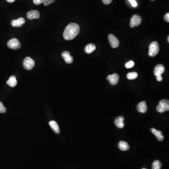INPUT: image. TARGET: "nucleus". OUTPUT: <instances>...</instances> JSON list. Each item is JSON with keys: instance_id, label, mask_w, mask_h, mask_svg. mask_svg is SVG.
Instances as JSON below:
<instances>
[{"instance_id": "23", "label": "nucleus", "mask_w": 169, "mask_h": 169, "mask_svg": "<svg viewBox=\"0 0 169 169\" xmlns=\"http://www.w3.org/2000/svg\"><path fill=\"white\" fill-rule=\"evenodd\" d=\"M6 108L3 104V102H0V113H4L6 112Z\"/></svg>"}, {"instance_id": "17", "label": "nucleus", "mask_w": 169, "mask_h": 169, "mask_svg": "<svg viewBox=\"0 0 169 169\" xmlns=\"http://www.w3.org/2000/svg\"><path fill=\"white\" fill-rule=\"evenodd\" d=\"M17 83H18V81H17V79L14 75H12L10 77L9 79L7 81V84L12 88L15 87V86L17 85Z\"/></svg>"}, {"instance_id": "9", "label": "nucleus", "mask_w": 169, "mask_h": 169, "mask_svg": "<svg viewBox=\"0 0 169 169\" xmlns=\"http://www.w3.org/2000/svg\"><path fill=\"white\" fill-rule=\"evenodd\" d=\"M164 71H165V68L163 65L159 64V65H157L155 67V69H154V75L156 77L158 76H162V75L164 73Z\"/></svg>"}, {"instance_id": "18", "label": "nucleus", "mask_w": 169, "mask_h": 169, "mask_svg": "<svg viewBox=\"0 0 169 169\" xmlns=\"http://www.w3.org/2000/svg\"><path fill=\"white\" fill-rule=\"evenodd\" d=\"M119 147L122 151H127L130 149V147L128 144L124 141H120L119 142Z\"/></svg>"}, {"instance_id": "24", "label": "nucleus", "mask_w": 169, "mask_h": 169, "mask_svg": "<svg viewBox=\"0 0 169 169\" xmlns=\"http://www.w3.org/2000/svg\"><path fill=\"white\" fill-rule=\"evenodd\" d=\"M55 0H43V3L45 6H48L52 3H54Z\"/></svg>"}, {"instance_id": "13", "label": "nucleus", "mask_w": 169, "mask_h": 169, "mask_svg": "<svg viewBox=\"0 0 169 169\" xmlns=\"http://www.w3.org/2000/svg\"><path fill=\"white\" fill-rule=\"evenodd\" d=\"M25 19L23 18H20L18 20L12 21L11 24L13 27H21L25 23Z\"/></svg>"}, {"instance_id": "32", "label": "nucleus", "mask_w": 169, "mask_h": 169, "mask_svg": "<svg viewBox=\"0 0 169 169\" xmlns=\"http://www.w3.org/2000/svg\"><path fill=\"white\" fill-rule=\"evenodd\" d=\"M142 169H146V168H142Z\"/></svg>"}, {"instance_id": "11", "label": "nucleus", "mask_w": 169, "mask_h": 169, "mask_svg": "<svg viewBox=\"0 0 169 169\" xmlns=\"http://www.w3.org/2000/svg\"><path fill=\"white\" fill-rule=\"evenodd\" d=\"M40 13L37 10H31L27 13V18H28L29 20H30L38 19L40 18Z\"/></svg>"}, {"instance_id": "5", "label": "nucleus", "mask_w": 169, "mask_h": 169, "mask_svg": "<svg viewBox=\"0 0 169 169\" xmlns=\"http://www.w3.org/2000/svg\"><path fill=\"white\" fill-rule=\"evenodd\" d=\"M141 22H142V18L141 16L137 14L134 15L131 19L130 26L131 27L138 26L141 25Z\"/></svg>"}, {"instance_id": "12", "label": "nucleus", "mask_w": 169, "mask_h": 169, "mask_svg": "<svg viewBox=\"0 0 169 169\" xmlns=\"http://www.w3.org/2000/svg\"><path fill=\"white\" fill-rule=\"evenodd\" d=\"M137 110L139 112L145 113L147 111V107L146 104V102L145 101H143L139 102L138 104L137 105Z\"/></svg>"}, {"instance_id": "10", "label": "nucleus", "mask_w": 169, "mask_h": 169, "mask_svg": "<svg viewBox=\"0 0 169 169\" xmlns=\"http://www.w3.org/2000/svg\"><path fill=\"white\" fill-rule=\"evenodd\" d=\"M62 57L65 60V62L68 64H71L73 61V58L70 55L69 52L65 51L62 53Z\"/></svg>"}, {"instance_id": "7", "label": "nucleus", "mask_w": 169, "mask_h": 169, "mask_svg": "<svg viewBox=\"0 0 169 169\" xmlns=\"http://www.w3.org/2000/svg\"><path fill=\"white\" fill-rule=\"evenodd\" d=\"M108 39L112 48H118L119 45V41L116 36H114L112 34H110V35H108Z\"/></svg>"}, {"instance_id": "30", "label": "nucleus", "mask_w": 169, "mask_h": 169, "mask_svg": "<svg viewBox=\"0 0 169 169\" xmlns=\"http://www.w3.org/2000/svg\"><path fill=\"white\" fill-rule=\"evenodd\" d=\"M6 1L8 3H12L15 1V0H6Z\"/></svg>"}, {"instance_id": "6", "label": "nucleus", "mask_w": 169, "mask_h": 169, "mask_svg": "<svg viewBox=\"0 0 169 169\" xmlns=\"http://www.w3.org/2000/svg\"><path fill=\"white\" fill-rule=\"evenodd\" d=\"M7 46L11 49H18L21 48L20 43L16 38H13L8 41Z\"/></svg>"}, {"instance_id": "21", "label": "nucleus", "mask_w": 169, "mask_h": 169, "mask_svg": "<svg viewBox=\"0 0 169 169\" xmlns=\"http://www.w3.org/2000/svg\"><path fill=\"white\" fill-rule=\"evenodd\" d=\"M162 164L159 160H156L153 162L152 166V169H160L161 168Z\"/></svg>"}, {"instance_id": "28", "label": "nucleus", "mask_w": 169, "mask_h": 169, "mask_svg": "<svg viewBox=\"0 0 169 169\" xmlns=\"http://www.w3.org/2000/svg\"><path fill=\"white\" fill-rule=\"evenodd\" d=\"M164 19L166 22H169V13H167L165 15Z\"/></svg>"}, {"instance_id": "19", "label": "nucleus", "mask_w": 169, "mask_h": 169, "mask_svg": "<svg viewBox=\"0 0 169 169\" xmlns=\"http://www.w3.org/2000/svg\"><path fill=\"white\" fill-rule=\"evenodd\" d=\"M96 49V46L94 44H88L85 48V51L87 54H91Z\"/></svg>"}, {"instance_id": "4", "label": "nucleus", "mask_w": 169, "mask_h": 169, "mask_svg": "<svg viewBox=\"0 0 169 169\" xmlns=\"http://www.w3.org/2000/svg\"><path fill=\"white\" fill-rule=\"evenodd\" d=\"M35 65V62L34 60L30 57H26L24 60L23 66L26 70H31Z\"/></svg>"}, {"instance_id": "26", "label": "nucleus", "mask_w": 169, "mask_h": 169, "mask_svg": "<svg viewBox=\"0 0 169 169\" xmlns=\"http://www.w3.org/2000/svg\"><path fill=\"white\" fill-rule=\"evenodd\" d=\"M128 1L131 3L133 6L134 7L137 6V3L135 0H128Z\"/></svg>"}, {"instance_id": "14", "label": "nucleus", "mask_w": 169, "mask_h": 169, "mask_svg": "<svg viewBox=\"0 0 169 169\" xmlns=\"http://www.w3.org/2000/svg\"><path fill=\"white\" fill-rule=\"evenodd\" d=\"M124 118L123 116H119L115 119V124L116 127L119 128H123L125 126L124 123Z\"/></svg>"}, {"instance_id": "31", "label": "nucleus", "mask_w": 169, "mask_h": 169, "mask_svg": "<svg viewBox=\"0 0 169 169\" xmlns=\"http://www.w3.org/2000/svg\"><path fill=\"white\" fill-rule=\"evenodd\" d=\"M167 40H168V42H169V36H168V39H167Z\"/></svg>"}, {"instance_id": "3", "label": "nucleus", "mask_w": 169, "mask_h": 169, "mask_svg": "<svg viewBox=\"0 0 169 169\" xmlns=\"http://www.w3.org/2000/svg\"><path fill=\"white\" fill-rule=\"evenodd\" d=\"M159 51V44L158 42L154 41L150 44L149 55L150 57H154L158 55Z\"/></svg>"}, {"instance_id": "29", "label": "nucleus", "mask_w": 169, "mask_h": 169, "mask_svg": "<svg viewBox=\"0 0 169 169\" xmlns=\"http://www.w3.org/2000/svg\"><path fill=\"white\" fill-rule=\"evenodd\" d=\"M156 79L158 81H161L162 80H163V77L162 76H156Z\"/></svg>"}, {"instance_id": "25", "label": "nucleus", "mask_w": 169, "mask_h": 169, "mask_svg": "<svg viewBox=\"0 0 169 169\" xmlns=\"http://www.w3.org/2000/svg\"><path fill=\"white\" fill-rule=\"evenodd\" d=\"M43 0H33V2L35 5H40L43 3Z\"/></svg>"}, {"instance_id": "27", "label": "nucleus", "mask_w": 169, "mask_h": 169, "mask_svg": "<svg viewBox=\"0 0 169 169\" xmlns=\"http://www.w3.org/2000/svg\"><path fill=\"white\" fill-rule=\"evenodd\" d=\"M113 0H102V2L105 4H109Z\"/></svg>"}, {"instance_id": "22", "label": "nucleus", "mask_w": 169, "mask_h": 169, "mask_svg": "<svg viewBox=\"0 0 169 169\" xmlns=\"http://www.w3.org/2000/svg\"><path fill=\"white\" fill-rule=\"evenodd\" d=\"M134 65V62L133 61H129L127 62V63H125V66L127 68H131L132 67H133Z\"/></svg>"}, {"instance_id": "15", "label": "nucleus", "mask_w": 169, "mask_h": 169, "mask_svg": "<svg viewBox=\"0 0 169 169\" xmlns=\"http://www.w3.org/2000/svg\"><path fill=\"white\" fill-rule=\"evenodd\" d=\"M151 131V132L156 136L158 141H163L164 139V136L161 131L157 130L154 128H152Z\"/></svg>"}, {"instance_id": "1", "label": "nucleus", "mask_w": 169, "mask_h": 169, "mask_svg": "<svg viewBox=\"0 0 169 169\" xmlns=\"http://www.w3.org/2000/svg\"><path fill=\"white\" fill-rule=\"evenodd\" d=\"M80 32V27L76 23H71L66 26L63 32V38L67 40L74 39Z\"/></svg>"}, {"instance_id": "16", "label": "nucleus", "mask_w": 169, "mask_h": 169, "mask_svg": "<svg viewBox=\"0 0 169 169\" xmlns=\"http://www.w3.org/2000/svg\"><path fill=\"white\" fill-rule=\"evenodd\" d=\"M49 125L55 133H59L60 130L59 125L57 123V122L55 121H51L49 122Z\"/></svg>"}, {"instance_id": "33", "label": "nucleus", "mask_w": 169, "mask_h": 169, "mask_svg": "<svg viewBox=\"0 0 169 169\" xmlns=\"http://www.w3.org/2000/svg\"><path fill=\"white\" fill-rule=\"evenodd\" d=\"M151 1H155V0H151Z\"/></svg>"}, {"instance_id": "2", "label": "nucleus", "mask_w": 169, "mask_h": 169, "mask_svg": "<svg viewBox=\"0 0 169 169\" xmlns=\"http://www.w3.org/2000/svg\"><path fill=\"white\" fill-rule=\"evenodd\" d=\"M156 110L159 113H164L169 110V101L167 100H162L159 102V105L156 107Z\"/></svg>"}, {"instance_id": "8", "label": "nucleus", "mask_w": 169, "mask_h": 169, "mask_svg": "<svg viewBox=\"0 0 169 169\" xmlns=\"http://www.w3.org/2000/svg\"><path fill=\"white\" fill-rule=\"evenodd\" d=\"M119 76L117 74L115 73L111 74V75H108L107 77V80L109 81L110 84L111 85H116L118 84V82L119 81Z\"/></svg>"}, {"instance_id": "20", "label": "nucleus", "mask_w": 169, "mask_h": 169, "mask_svg": "<svg viewBox=\"0 0 169 169\" xmlns=\"http://www.w3.org/2000/svg\"><path fill=\"white\" fill-rule=\"evenodd\" d=\"M138 76V74L136 72H129L127 74V78L129 80H133L136 79Z\"/></svg>"}]
</instances>
